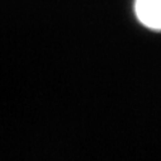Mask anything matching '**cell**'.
<instances>
[{
    "label": "cell",
    "instance_id": "6da1fadb",
    "mask_svg": "<svg viewBox=\"0 0 161 161\" xmlns=\"http://www.w3.org/2000/svg\"><path fill=\"white\" fill-rule=\"evenodd\" d=\"M136 14L146 27L161 31V0H136Z\"/></svg>",
    "mask_w": 161,
    "mask_h": 161
}]
</instances>
